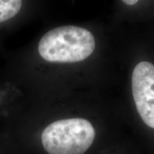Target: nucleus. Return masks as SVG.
<instances>
[{"instance_id":"39448f33","label":"nucleus","mask_w":154,"mask_h":154,"mask_svg":"<svg viewBox=\"0 0 154 154\" xmlns=\"http://www.w3.org/2000/svg\"><path fill=\"white\" fill-rule=\"evenodd\" d=\"M123 2L125 3L127 5L133 6L136 5V4L138 2V1L137 0H124V1H123Z\"/></svg>"},{"instance_id":"f03ea898","label":"nucleus","mask_w":154,"mask_h":154,"mask_svg":"<svg viewBox=\"0 0 154 154\" xmlns=\"http://www.w3.org/2000/svg\"><path fill=\"white\" fill-rule=\"evenodd\" d=\"M95 135L93 126L86 119H62L44 128L42 143L49 154H83L92 145Z\"/></svg>"},{"instance_id":"f257e3e1","label":"nucleus","mask_w":154,"mask_h":154,"mask_svg":"<svg viewBox=\"0 0 154 154\" xmlns=\"http://www.w3.org/2000/svg\"><path fill=\"white\" fill-rule=\"evenodd\" d=\"M96 42L91 32L79 26H62L49 31L38 43V53L46 61H82L94 52Z\"/></svg>"},{"instance_id":"20e7f679","label":"nucleus","mask_w":154,"mask_h":154,"mask_svg":"<svg viewBox=\"0 0 154 154\" xmlns=\"http://www.w3.org/2000/svg\"><path fill=\"white\" fill-rule=\"evenodd\" d=\"M22 6L20 0H0V22L13 18L18 14Z\"/></svg>"},{"instance_id":"7ed1b4c3","label":"nucleus","mask_w":154,"mask_h":154,"mask_svg":"<svg viewBox=\"0 0 154 154\" xmlns=\"http://www.w3.org/2000/svg\"><path fill=\"white\" fill-rule=\"evenodd\" d=\"M132 92L136 109L143 122L154 128V65L141 61L132 74Z\"/></svg>"}]
</instances>
